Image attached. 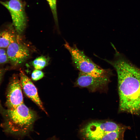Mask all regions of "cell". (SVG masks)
I'll return each instance as SVG.
<instances>
[{"instance_id":"obj_7","label":"cell","mask_w":140,"mask_h":140,"mask_svg":"<svg viewBox=\"0 0 140 140\" xmlns=\"http://www.w3.org/2000/svg\"><path fill=\"white\" fill-rule=\"evenodd\" d=\"M18 37L7 48L6 52L11 64L14 66L22 64L30 56L29 48L22 43Z\"/></svg>"},{"instance_id":"obj_1","label":"cell","mask_w":140,"mask_h":140,"mask_svg":"<svg viewBox=\"0 0 140 140\" xmlns=\"http://www.w3.org/2000/svg\"><path fill=\"white\" fill-rule=\"evenodd\" d=\"M114 57L105 61L115 69L117 75L119 111L140 114V68L133 64L114 46Z\"/></svg>"},{"instance_id":"obj_11","label":"cell","mask_w":140,"mask_h":140,"mask_svg":"<svg viewBox=\"0 0 140 140\" xmlns=\"http://www.w3.org/2000/svg\"><path fill=\"white\" fill-rule=\"evenodd\" d=\"M49 60L48 57L42 55L32 61V65L35 69L41 70L48 64Z\"/></svg>"},{"instance_id":"obj_3","label":"cell","mask_w":140,"mask_h":140,"mask_svg":"<svg viewBox=\"0 0 140 140\" xmlns=\"http://www.w3.org/2000/svg\"><path fill=\"white\" fill-rule=\"evenodd\" d=\"M64 45L71 55L73 64L80 72L96 76L112 75L110 69H104L97 65L76 45L71 46L65 41Z\"/></svg>"},{"instance_id":"obj_16","label":"cell","mask_w":140,"mask_h":140,"mask_svg":"<svg viewBox=\"0 0 140 140\" xmlns=\"http://www.w3.org/2000/svg\"><path fill=\"white\" fill-rule=\"evenodd\" d=\"M5 71V69L0 68V85Z\"/></svg>"},{"instance_id":"obj_4","label":"cell","mask_w":140,"mask_h":140,"mask_svg":"<svg viewBox=\"0 0 140 140\" xmlns=\"http://www.w3.org/2000/svg\"><path fill=\"white\" fill-rule=\"evenodd\" d=\"M130 127L111 121H94L88 122L80 129V134L84 140H100L107 133L130 129Z\"/></svg>"},{"instance_id":"obj_9","label":"cell","mask_w":140,"mask_h":140,"mask_svg":"<svg viewBox=\"0 0 140 140\" xmlns=\"http://www.w3.org/2000/svg\"><path fill=\"white\" fill-rule=\"evenodd\" d=\"M19 77L22 89L25 94L47 114L39 96L36 87L22 70L20 71Z\"/></svg>"},{"instance_id":"obj_2","label":"cell","mask_w":140,"mask_h":140,"mask_svg":"<svg viewBox=\"0 0 140 140\" xmlns=\"http://www.w3.org/2000/svg\"><path fill=\"white\" fill-rule=\"evenodd\" d=\"M0 114L3 119L1 125L4 131L20 137L32 131L37 118L36 113L24 103L15 108L9 109L4 108L0 101Z\"/></svg>"},{"instance_id":"obj_17","label":"cell","mask_w":140,"mask_h":140,"mask_svg":"<svg viewBox=\"0 0 140 140\" xmlns=\"http://www.w3.org/2000/svg\"><path fill=\"white\" fill-rule=\"evenodd\" d=\"M48 140H58L55 137H53Z\"/></svg>"},{"instance_id":"obj_10","label":"cell","mask_w":140,"mask_h":140,"mask_svg":"<svg viewBox=\"0 0 140 140\" xmlns=\"http://www.w3.org/2000/svg\"><path fill=\"white\" fill-rule=\"evenodd\" d=\"M12 26L0 32V48H7L18 37L16 31Z\"/></svg>"},{"instance_id":"obj_6","label":"cell","mask_w":140,"mask_h":140,"mask_svg":"<svg viewBox=\"0 0 140 140\" xmlns=\"http://www.w3.org/2000/svg\"><path fill=\"white\" fill-rule=\"evenodd\" d=\"M22 87L20 79L13 75L10 79L6 92L5 106L7 108H15L24 103Z\"/></svg>"},{"instance_id":"obj_12","label":"cell","mask_w":140,"mask_h":140,"mask_svg":"<svg viewBox=\"0 0 140 140\" xmlns=\"http://www.w3.org/2000/svg\"><path fill=\"white\" fill-rule=\"evenodd\" d=\"M125 131L123 130L108 132L100 140H124V134Z\"/></svg>"},{"instance_id":"obj_8","label":"cell","mask_w":140,"mask_h":140,"mask_svg":"<svg viewBox=\"0 0 140 140\" xmlns=\"http://www.w3.org/2000/svg\"><path fill=\"white\" fill-rule=\"evenodd\" d=\"M110 76H96L79 72L75 83L76 87L86 88L92 91L103 88L110 81Z\"/></svg>"},{"instance_id":"obj_15","label":"cell","mask_w":140,"mask_h":140,"mask_svg":"<svg viewBox=\"0 0 140 140\" xmlns=\"http://www.w3.org/2000/svg\"><path fill=\"white\" fill-rule=\"evenodd\" d=\"M44 75V73L42 71L35 69L32 73L31 78L33 80L37 81L42 78Z\"/></svg>"},{"instance_id":"obj_13","label":"cell","mask_w":140,"mask_h":140,"mask_svg":"<svg viewBox=\"0 0 140 140\" xmlns=\"http://www.w3.org/2000/svg\"><path fill=\"white\" fill-rule=\"evenodd\" d=\"M49 4L53 17L55 22L58 23V18L57 9V0H46Z\"/></svg>"},{"instance_id":"obj_5","label":"cell","mask_w":140,"mask_h":140,"mask_svg":"<svg viewBox=\"0 0 140 140\" xmlns=\"http://www.w3.org/2000/svg\"><path fill=\"white\" fill-rule=\"evenodd\" d=\"M6 8L11 16L13 27L18 35L23 32L26 25V18L24 4L21 0L0 1Z\"/></svg>"},{"instance_id":"obj_14","label":"cell","mask_w":140,"mask_h":140,"mask_svg":"<svg viewBox=\"0 0 140 140\" xmlns=\"http://www.w3.org/2000/svg\"><path fill=\"white\" fill-rule=\"evenodd\" d=\"M9 62L6 50L5 48H0V65L5 64Z\"/></svg>"}]
</instances>
